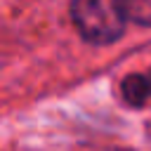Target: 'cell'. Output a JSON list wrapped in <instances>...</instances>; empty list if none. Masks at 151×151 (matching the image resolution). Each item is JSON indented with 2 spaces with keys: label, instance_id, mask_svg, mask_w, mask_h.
<instances>
[{
  "label": "cell",
  "instance_id": "cell-1",
  "mask_svg": "<svg viewBox=\"0 0 151 151\" xmlns=\"http://www.w3.org/2000/svg\"><path fill=\"white\" fill-rule=\"evenodd\" d=\"M71 17L80 35L97 45L118 40L130 19L123 0H73Z\"/></svg>",
  "mask_w": 151,
  "mask_h": 151
},
{
  "label": "cell",
  "instance_id": "cell-2",
  "mask_svg": "<svg viewBox=\"0 0 151 151\" xmlns=\"http://www.w3.org/2000/svg\"><path fill=\"white\" fill-rule=\"evenodd\" d=\"M120 92H123L125 101L132 106L151 104V68L144 73H130L120 83Z\"/></svg>",
  "mask_w": 151,
  "mask_h": 151
},
{
  "label": "cell",
  "instance_id": "cell-3",
  "mask_svg": "<svg viewBox=\"0 0 151 151\" xmlns=\"http://www.w3.org/2000/svg\"><path fill=\"white\" fill-rule=\"evenodd\" d=\"M123 2L127 9V17L134 24L151 26V0H123Z\"/></svg>",
  "mask_w": 151,
  "mask_h": 151
}]
</instances>
